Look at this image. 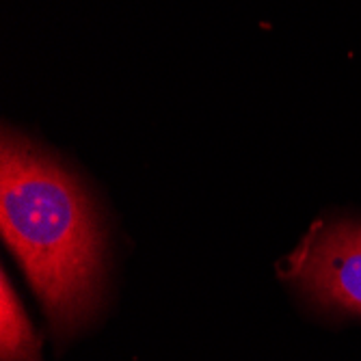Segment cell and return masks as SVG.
Wrapping results in <instances>:
<instances>
[{
  "label": "cell",
  "instance_id": "3957f363",
  "mask_svg": "<svg viewBox=\"0 0 361 361\" xmlns=\"http://www.w3.org/2000/svg\"><path fill=\"white\" fill-rule=\"evenodd\" d=\"M0 359L3 361H42L39 338L20 305L16 290L3 271V288H0Z\"/></svg>",
  "mask_w": 361,
  "mask_h": 361
},
{
  "label": "cell",
  "instance_id": "6da1fadb",
  "mask_svg": "<svg viewBox=\"0 0 361 361\" xmlns=\"http://www.w3.org/2000/svg\"><path fill=\"white\" fill-rule=\"evenodd\" d=\"M0 229L54 336H74L102 297L100 216L78 178L9 130L0 152Z\"/></svg>",
  "mask_w": 361,
  "mask_h": 361
},
{
  "label": "cell",
  "instance_id": "7a4b0ae2",
  "mask_svg": "<svg viewBox=\"0 0 361 361\" xmlns=\"http://www.w3.org/2000/svg\"><path fill=\"white\" fill-rule=\"evenodd\" d=\"M288 279L326 307L361 316V223H318L286 267Z\"/></svg>",
  "mask_w": 361,
  "mask_h": 361
}]
</instances>
